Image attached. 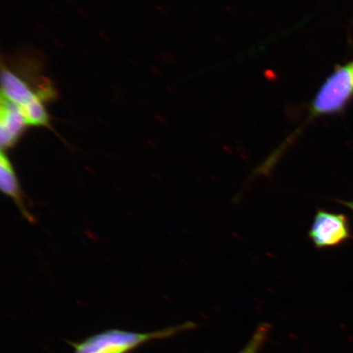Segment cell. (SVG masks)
Returning <instances> with one entry per match:
<instances>
[{
	"label": "cell",
	"instance_id": "1",
	"mask_svg": "<svg viewBox=\"0 0 353 353\" xmlns=\"http://www.w3.org/2000/svg\"><path fill=\"white\" fill-rule=\"evenodd\" d=\"M353 99V60L326 78L309 105L308 121L343 112Z\"/></svg>",
	"mask_w": 353,
	"mask_h": 353
},
{
	"label": "cell",
	"instance_id": "2",
	"mask_svg": "<svg viewBox=\"0 0 353 353\" xmlns=\"http://www.w3.org/2000/svg\"><path fill=\"white\" fill-rule=\"evenodd\" d=\"M191 323H187L148 334L108 330L88 338L82 343L73 344L74 353H126L151 339L172 336L179 331L191 328Z\"/></svg>",
	"mask_w": 353,
	"mask_h": 353
},
{
	"label": "cell",
	"instance_id": "3",
	"mask_svg": "<svg viewBox=\"0 0 353 353\" xmlns=\"http://www.w3.org/2000/svg\"><path fill=\"white\" fill-rule=\"evenodd\" d=\"M307 235L319 250L335 248L353 237L350 219L345 214L322 209L316 210Z\"/></svg>",
	"mask_w": 353,
	"mask_h": 353
},
{
	"label": "cell",
	"instance_id": "4",
	"mask_svg": "<svg viewBox=\"0 0 353 353\" xmlns=\"http://www.w3.org/2000/svg\"><path fill=\"white\" fill-rule=\"evenodd\" d=\"M28 125L19 105L3 99L0 118V144L2 152L12 148Z\"/></svg>",
	"mask_w": 353,
	"mask_h": 353
},
{
	"label": "cell",
	"instance_id": "5",
	"mask_svg": "<svg viewBox=\"0 0 353 353\" xmlns=\"http://www.w3.org/2000/svg\"><path fill=\"white\" fill-rule=\"evenodd\" d=\"M0 188L4 195L10 197L19 208L21 214L29 223H35L34 216L30 213L26 201L14 167L10 158L3 152L0 156Z\"/></svg>",
	"mask_w": 353,
	"mask_h": 353
},
{
	"label": "cell",
	"instance_id": "6",
	"mask_svg": "<svg viewBox=\"0 0 353 353\" xmlns=\"http://www.w3.org/2000/svg\"><path fill=\"white\" fill-rule=\"evenodd\" d=\"M3 99L23 108L38 98L26 83L10 70L2 73Z\"/></svg>",
	"mask_w": 353,
	"mask_h": 353
},
{
	"label": "cell",
	"instance_id": "7",
	"mask_svg": "<svg viewBox=\"0 0 353 353\" xmlns=\"http://www.w3.org/2000/svg\"><path fill=\"white\" fill-rule=\"evenodd\" d=\"M21 108L28 125L37 126L48 125V114L41 103V98L34 100L32 103Z\"/></svg>",
	"mask_w": 353,
	"mask_h": 353
},
{
	"label": "cell",
	"instance_id": "8",
	"mask_svg": "<svg viewBox=\"0 0 353 353\" xmlns=\"http://www.w3.org/2000/svg\"><path fill=\"white\" fill-rule=\"evenodd\" d=\"M268 325H261L256 330L253 336L251 337L248 343L239 353H259L261 347L268 337Z\"/></svg>",
	"mask_w": 353,
	"mask_h": 353
},
{
	"label": "cell",
	"instance_id": "9",
	"mask_svg": "<svg viewBox=\"0 0 353 353\" xmlns=\"http://www.w3.org/2000/svg\"><path fill=\"white\" fill-rule=\"evenodd\" d=\"M338 202L339 203V204H341L345 207H347V208L351 210L352 211H353V200L352 201H338Z\"/></svg>",
	"mask_w": 353,
	"mask_h": 353
}]
</instances>
